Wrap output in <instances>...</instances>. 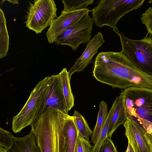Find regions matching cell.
Wrapping results in <instances>:
<instances>
[{
    "mask_svg": "<svg viewBox=\"0 0 152 152\" xmlns=\"http://www.w3.org/2000/svg\"><path fill=\"white\" fill-rule=\"evenodd\" d=\"M93 75L98 81L115 88L152 89V76L138 69L121 52H101L95 58Z\"/></svg>",
    "mask_w": 152,
    "mask_h": 152,
    "instance_id": "cell-1",
    "label": "cell"
},
{
    "mask_svg": "<svg viewBox=\"0 0 152 152\" xmlns=\"http://www.w3.org/2000/svg\"><path fill=\"white\" fill-rule=\"evenodd\" d=\"M68 114L49 107L31 125L41 152H66L64 126Z\"/></svg>",
    "mask_w": 152,
    "mask_h": 152,
    "instance_id": "cell-2",
    "label": "cell"
},
{
    "mask_svg": "<svg viewBox=\"0 0 152 152\" xmlns=\"http://www.w3.org/2000/svg\"><path fill=\"white\" fill-rule=\"evenodd\" d=\"M122 96L127 118L141 125L147 134L152 131V89L133 87L124 89Z\"/></svg>",
    "mask_w": 152,
    "mask_h": 152,
    "instance_id": "cell-3",
    "label": "cell"
},
{
    "mask_svg": "<svg viewBox=\"0 0 152 152\" xmlns=\"http://www.w3.org/2000/svg\"><path fill=\"white\" fill-rule=\"evenodd\" d=\"M144 0H101L91 10L92 18L99 28L104 26L117 29L116 25L126 13L136 10L142 4Z\"/></svg>",
    "mask_w": 152,
    "mask_h": 152,
    "instance_id": "cell-4",
    "label": "cell"
},
{
    "mask_svg": "<svg viewBox=\"0 0 152 152\" xmlns=\"http://www.w3.org/2000/svg\"><path fill=\"white\" fill-rule=\"evenodd\" d=\"M114 31L120 39L121 52L138 69L152 76V36L147 33L142 39L134 40L127 37L118 29Z\"/></svg>",
    "mask_w": 152,
    "mask_h": 152,
    "instance_id": "cell-5",
    "label": "cell"
},
{
    "mask_svg": "<svg viewBox=\"0 0 152 152\" xmlns=\"http://www.w3.org/2000/svg\"><path fill=\"white\" fill-rule=\"evenodd\" d=\"M49 79L50 76L46 77L37 83L23 107L13 117L12 129L14 133H19L23 128L31 126L36 119Z\"/></svg>",
    "mask_w": 152,
    "mask_h": 152,
    "instance_id": "cell-6",
    "label": "cell"
},
{
    "mask_svg": "<svg viewBox=\"0 0 152 152\" xmlns=\"http://www.w3.org/2000/svg\"><path fill=\"white\" fill-rule=\"evenodd\" d=\"M53 0H36L30 3L25 17L26 26L36 34L41 33L57 17Z\"/></svg>",
    "mask_w": 152,
    "mask_h": 152,
    "instance_id": "cell-7",
    "label": "cell"
},
{
    "mask_svg": "<svg viewBox=\"0 0 152 152\" xmlns=\"http://www.w3.org/2000/svg\"><path fill=\"white\" fill-rule=\"evenodd\" d=\"M88 12L69 26L57 38V45H65L75 51L81 44L88 43L91 37L94 22Z\"/></svg>",
    "mask_w": 152,
    "mask_h": 152,
    "instance_id": "cell-8",
    "label": "cell"
},
{
    "mask_svg": "<svg viewBox=\"0 0 152 152\" xmlns=\"http://www.w3.org/2000/svg\"><path fill=\"white\" fill-rule=\"evenodd\" d=\"M49 107L68 114L69 110L61 88L58 74L50 76L37 117Z\"/></svg>",
    "mask_w": 152,
    "mask_h": 152,
    "instance_id": "cell-9",
    "label": "cell"
},
{
    "mask_svg": "<svg viewBox=\"0 0 152 152\" xmlns=\"http://www.w3.org/2000/svg\"><path fill=\"white\" fill-rule=\"evenodd\" d=\"M123 125L128 142L134 152H152L150 137L141 125L129 117L127 118Z\"/></svg>",
    "mask_w": 152,
    "mask_h": 152,
    "instance_id": "cell-10",
    "label": "cell"
},
{
    "mask_svg": "<svg viewBox=\"0 0 152 152\" xmlns=\"http://www.w3.org/2000/svg\"><path fill=\"white\" fill-rule=\"evenodd\" d=\"M88 9L69 12H61L60 15L52 22L47 30L46 35L50 44L56 42L57 37L67 28L88 12Z\"/></svg>",
    "mask_w": 152,
    "mask_h": 152,
    "instance_id": "cell-11",
    "label": "cell"
},
{
    "mask_svg": "<svg viewBox=\"0 0 152 152\" xmlns=\"http://www.w3.org/2000/svg\"><path fill=\"white\" fill-rule=\"evenodd\" d=\"M101 33L99 32L88 43L86 48L81 56L77 59L73 65L68 71L71 77L74 73L83 71L92 62L94 56L99 48L105 42Z\"/></svg>",
    "mask_w": 152,
    "mask_h": 152,
    "instance_id": "cell-12",
    "label": "cell"
},
{
    "mask_svg": "<svg viewBox=\"0 0 152 152\" xmlns=\"http://www.w3.org/2000/svg\"><path fill=\"white\" fill-rule=\"evenodd\" d=\"M36 142L35 136L31 131L23 137H14L13 145L8 150V152H41Z\"/></svg>",
    "mask_w": 152,
    "mask_h": 152,
    "instance_id": "cell-13",
    "label": "cell"
},
{
    "mask_svg": "<svg viewBox=\"0 0 152 152\" xmlns=\"http://www.w3.org/2000/svg\"><path fill=\"white\" fill-rule=\"evenodd\" d=\"M127 117L123 103L122 96L120 94L116 102L110 121L107 137L111 138L113 132L121 125L124 124Z\"/></svg>",
    "mask_w": 152,
    "mask_h": 152,
    "instance_id": "cell-14",
    "label": "cell"
},
{
    "mask_svg": "<svg viewBox=\"0 0 152 152\" xmlns=\"http://www.w3.org/2000/svg\"><path fill=\"white\" fill-rule=\"evenodd\" d=\"M66 152H73L78 134L72 116L67 114L64 126Z\"/></svg>",
    "mask_w": 152,
    "mask_h": 152,
    "instance_id": "cell-15",
    "label": "cell"
},
{
    "mask_svg": "<svg viewBox=\"0 0 152 152\" xmlns=\"http://www.w3.org/2000/svg\"><path fill=\"white\" fill-rule=\"evenodd\" d=\"M58 75L61 88L69 111L75 105V98L70 85L71 77L66 68H64Z\"/></svg>",
    "mask_w": 152,
    "mask_h": 152,
    "instance_id": "cell-16",
    "label": "cell"
},
{
    "mask_svg": "<svg viewBox=\"0 0 152 152\" xmlns=\"http://www.w3.org/2000/svg\"><path fill=\"white\" fill-rule=\"evenodd\" d=\"M99 107L96 124L91 137V141L94 145L97 141L100 132L107 120L108 113V106L106 102L103 101L100 102Z\"/></svg>",
    "mask_w": 152,
    "mask_h": 152,
    "instance_id": "cell-17",
    "label": "cell"
},
{
    "mask_svg": "<svg viewBox=\"0 0 152 152\" xmlns=\"http://www.w3.org/2000/svg\"><path fill=\"white\" fill-rule=\"evenodd\" d=\"M0 58L7 55L9 45V36L6 26V21L3 10L0 9Z\"/></svg>",
    "mask_w": 152,
    "mask_h": 152,
    "instance_id": "cell-18",
    "label": "cell"
},
{
    "mask_svg": "<svg viewBox=\"0 0 152 152\" xmlns=\"http://www.w3.org/2000/svg\"><path fill=\"white\" fill-rule=\"evenodd\" d=\"M78 131V134L87 140L93 133L84 117L77 111L75 110L72 115Z\"/></svg>",
    "mask_w": 152,
    "mask_h": 152,
    "instance_id": "cell-19",
    "label": "cell"
},
{
    "mask_svg": "<svg viewBox=\"0 0 152 152\" xmlns=\"http://www.w3.org/2000/svg\"><path fill=\"white\" fill-rule=\"evenodd\" d=\"M118 98V96L113 102L112 106L108 111V115L105 123L99 134L96 143L93 146L91 152H99V149L104 142L107 137L109 124L115 107Z\"/></svg>",
    "mask_w": 152,
    "mask_h": 152,
    "instance_id": "cell-20",
    "label": "cell"
},
{
    "mask_svg": "<svg viewBox=\"0 0 152 152\" xmlns=\"http://www.w3.org/2000/svg\"><path fill=\"white\" fill-rule=\"evenodd\" d=\"M64 5L63 12H69L84 9L94 2V0H62Z\"/></svg>",
    "mask_w": 152,
    "mask_h": 152,
    "instance_id": "cell-21",
    "label": "cell"
},
{
    "mask_svg": "<svg viewBox=\"0 0 152 152\" xmlns=\"http://www.w3.org/2000/svg\"><path fill=\"white\" fill-rule=\"evenodd\" d=\"M14 137L11 132L0 128V146L9 150L13 145Z\"/></svg>",
    "mask_w": 152,
    "mask_h": 152,
    "instance_id": "cell-22",
    "label": "cell"
},
{
    "mask_svg": "<svg viewBox=\"0 0 152 152\" xmlns=\"http://www.w3.org/2000/svg\"><path fill=\"white\" fill-rule=\"evenodd\" d=\"M92 147L88 140L78 134L73 152H91Z\"/></svg>",
    "mask_w": 152,
    "mask_h": 152,
    "instance_id": "cell-23",
    "label": "cell"
},
{
    "mask_svg": "<svg viewBox=\"0 0 152 152\" xmlns=\"http://www.w3.org/2000/svg\"><path fill=\"white\" fill-rule=\"evenodd\" d=\"M142 23L146 26L147 33L152 36V7H150L142 15Z\"/></svg>",
    "mask_w": 152,
    "mask_h": 152,
    "instance_id": "cell-24",
    "label": "cell"
},
{
    "mask_svg": "<svg viewBox=\"0 0 152 152\" xmlns=\"http://www.w3.org/2000/svg\"><path fill=\"white\" fill-rule=\"evenodd\" d=\"M99 152H118L111 138L107 137L102 145Z\"/></svg>",
    "mask_w": 152,
    "mask_h": 152,
    "instance_id": "cell-25",
    "label": "cell"
},
{
    "mask_svg": "<svg viewBox=\"0 0 152 152\" xmlns=\"http://www.w3.org/2000/svg\"><path fill=\"white\" fill-rule=\"evenodd\" d=\"M126 152H134L132 147L129 142Z\"/></svg>",
    "mask_w": 152,
    "mask_h": 152,
    "instance_id": "cell-26",
    "label": "cell"
},
{
    "mask_svg": "<svg viewBox=\"0 0 152 152\" xmlns=\"http://www.w3.org/2000/svg\"><path fill=\"white\" fill-rule=\"evenodd\" d=\"M0 152H8V150L0 146Z\"/></svg>",
    "mask_w": 152,
    "mask_h": 152,
    "instance_id": "cell-27",
    "label": "cell"
},
{
    "mask_svg": "<svg viewBox=\"0 0 152 152\" xmlns=\"http://www.w3.org/2000/svg\"><path fill=\"white\" fill-rule=\"evenodd\" d=\"M10 3H12L13 4H18V1L17 0H12V1H8Z\"/></svg>",
    "mask_w": 152,
    "mask_h": 152,
    "instance_id": "cell-28",
    "label": "cell"
},
{
    "mask_svg": "<svg viewBox=\"0 0 152 152\" xmlns=\"http://www.w3.org/2000/svg\"><path fill=\"white\" fill-rule=\"evenodd\" d=\"M148 136L150 137V140L151 142V145H152V131L151 132V133L150 134H149Z\"/></svg>",
    "mask_w": 152,
    "mask_h": 152,
    "instance_id": "cell-29",
    "label": "cell"
}]
</instances>
